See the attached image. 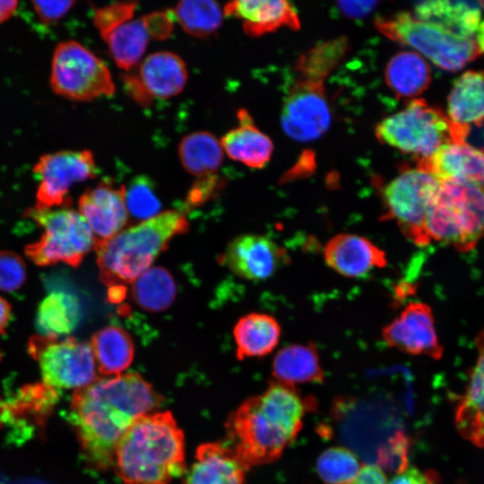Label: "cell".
<instances>
[{
    "label": "cell",
    "mask_w": 484,
    "mask_h": 484,
    "mask_svg": "<svg viewBox=\"0 0 484 484\" xmlns=\"http://www.w3.org/2000/svg\"><path fill=\"white\" fill-rule=\"evenodd\" d=\"M161 401L137 373L97 378L74 392L68 419L87 460L107 469L113 466L117 445L126 430Z\"/></svg>",
    "instance_id": "cell-1"
},
{
    "label": "cell",
    "mask_w": 484,
    "mask_h": 484,
    "mask_svg": "<svg viewBox=\"0 0 484 484\" xmlns=\"http://www.w3.org/2000/svg\"><path fill=\"white\" fill-rule=\"evenodd\" d=\"M311 404L296 386L272 382L230 416L229 433L236 455L249 467L275 461L296 437Z\"/></svg>",
    "instance_id": "cell-2"
},
{
    "label": "cell",
    "mask_w": 484,
    "mask_h": 484,
    "mask_svg": "<svg viewBox=\"0 0 484 484\" xmlns=\"http://www.w3.org/2000/svg\"><path fill=\"white\" fill-rule=\"evenodd\" d=\"M113 466L123 484H169L186 471L184 434L169 411L137 419L118 442Z\"/></svg>",
    "instance_id": "cell-3"
},
{
    "label": "cell",
    "mask_w": 484,
    "mask_h": 484,
    "mask_svg": "<svg viewBox=\"0 0 484 484\" xmlns=\"http://www.w3.org/2000/svg\"><path fill=\"white\" fill-rule=\"evenodd\" d=\"M189 228L185 214L169 211L97 240L95 250L100 280L108 286L133 282L164 251L169 241Z\"/></svg>",
    "instance_id": "cell-4"
},
{
    "label": "cell",
    "mask_w": 484,
    "mask_h": 484,
    "mask_svg": "<svg viewBox=\"0 0 484 484\" xmlns=\"http://www.w3.org/2000/svg\"><path fill=\"white\" fill-rule=\"evenodd\" d=\"M430 242H442L460 253L474 249L484 238V186L440 181L426 220Z\"/></svg>",
    "instance_id": "cell-5"
},
{
    "label": "cell",
    "mask_w": 484,
    "mask_h": 484,
    "mask_svg": "<svg viewBox=\"0 0 484 484\" xmlns=\"http://www.w3.org/2000/svg\"><path fill=\"white\" fill-rule=\"evenodd\" d=\"M375 26L389 39L411 47L446 71L458 72L482 54L473 37L409 12L379 17Z\"/></svg>",
    "instance_id": "cell-6"
},
{
    "label": "cell",
    "mask_w": 484,
    "mask_h": 484,
    "mask_svg": "<svg viewBox=\"0 0 484 484\" xmlns=\"http://www.w3.org/2000/svg\"><path fill=\"white\" fill-rule=\"evenodd\" d=\"M470 129L454 123L439 108L423 99H412L403 109L376 127L382 143L418 159L428 158L445 144L466 141Z\"/></svg>",
    "instance_id": "cell-7"
},
{
    "label": "cell",
    "mask_w": 484,
    "mask_h": 484,
    "mask_svg": "<svg viewBox=\"0 0 484 484\" xmlns=\"http://www.w3.org/2000/svg\"><path fill=\"white\" fill-rule=\"evenodd\" d=\"M25 213L43 229L39 239L25 248L26 255L39 265L62 262L77 267L95 247L97 238L80 212L66 207L34 206Z\"/></svg>",
    "instance_id": "cell-8"
},
{
    "label": "cell",
    "mask_w": 484,
    "mask_h": 484,
    "mask_svg": "<svg viewBox=\"0 0 484 484\" xmlns=\"http://www.w3.org/2000/svg\"><path fill=\"white\" fill-rule=\"evenodd\" d=\"M50 86L56 94L77 101L110 96L115 91L105 63L75 40L56 45L51 62Z\"/></svg>",
    "instance_id": "cell-9"
},
{
    "label": "cell",
    "mask_w": 484,
    "mask_h": 484,
    "mask_svg": "<svg viewBox=\"0 0 484 484\" xmlns=\"http://www.w3.org/2000/svg\"><path fill=\"white\" fill-rule=\"evenodd\" d=\"M440 181L419 169H405L384 188L385 217L393 219L402 233L417 246L430 243L426 220Z\"/></svg>",
    "instance_id": "cell-10"
},
{
    "label": "cell",
    "mask_w": 484,
    "mask_h": 484,
    "mask_svg": "<svg viewBox=\"0 0 484 484\" xmlns=\"http://www.w3.org/2000/svg\"><path fill=\"white\" fill-rule=\"evenodd\" d=\"M29 350L39 361L43 383L52 388L77 390L97 379L91 343L40 335L30 341Z\"/></svg>",
    "instance_id": "cell-11"
},
{
    "label": "cell",
    "mask_w": 484,
    "mask_h": 484,
    "mask_svg": "<svg viewBox=\"0 0 484 484\" xmlns=\"http://www.w3.org/2000/svg\"><path fill=\"white\" fill-rule=\"evenodd\" d=\"M98 169L91 151H60L42 155L33 167L39 185L36 208L66 207L73 186L93 178Z\"/></svg>",
    "instance_id": "cell-12"
},
{
    "label": "cell",
    "mask_w": 484,
    "mask_h": 484,
    "mask_svg": "<svg viewBox=\"0 0 484 484\" xmlns=\"http://www.w3.org/2000/svg\"><path fill=\"white\" fill-rule=\"evenodd\" d=\"M324 84L294 80L281 115L282 127L292 139L312 141L328 130L331 112Z\"/></svg>",
    "instance_id": "cell-13"
},
{
    "label": "cell",
    "mask_w": 484,
    "mask_h": 484,
    "mask_svg": "<svg viewBox=\"0 0 484 484\" xmlns=\"http://www.w3.org/2000/svg\"><path fill=\"white\" fill-rule=\"evenodd\" d=\"M385 343L402 352L438 360L444 355L431 307L423 302H410L382 330Z\"/></svg>",
    "instance_id": "cell-14"
},
{
    "label": "cell",
    "mask_w": 484,
    "mask_h": 484,
    "mask_svg": "<svg viewBox=\"0 0 484 484\" xmlns=\"http://www.w3.org/2000/svg\"><path fill=\"white\" fill-rule=\"evenodd\" d=\"M187 71L184 60L169 51L148 56L137 73L124 77L126 90L139 104H150L153 99H169L184 89Z\"/></svg>",
    "instance_id": "cell-15"
},
{
    "label": "cell",
    "mask_w": 484,
    "mask_h": 484,
    "mask_svg": "<svg viewBox=\"0 0 484 484\" xmlns=\"http://www.w3.org/2000/svg\"><path fill=\"white\" fill-rule=\"evenodd\" d=\"M220 262L236 275L264 281L290 262L287 250L260 235H242L228 245Z\"/></svg>",
    "instance_id": "cell-16"
},
{
    "label": "cell",
    "mask_w": 484,
    "mask_h": 484,
    "mask_svg": "<svg viewBox=\"0 0 484 484\" xmlns=\"http://www.w3.org/2000/svg\"><path fill=\"white\" fill-rule=\"evenodd\" d=\"M79 212L97 240L108 239L122 230L128 220L125 186L103 182L86 190L79 199Z\"/></svg>",
    "instance_id": "cell-17"
},
{
    "label": "cell",
    "mask_w": 484,
    "mask_h": 484,
    "mask_svg": "<svg viewBox=\"0 0 484 484\" xmlns=\"http://www.w3.org/2000/svg\"><path fill=\"white\" fill-rule=\"evenodd\" d=\"M324 258L330 268L349 278L364 277L387 264L384 250L367 238L350 233L333 237L324 246Z\"/></svg>",
    "instance_id": "cell-18"
},
{
    "label": "cell",
    "mask_w": 484,
    "mask_h": 484,
    "mask_svg": "<svg viewBox=\"0 0 484 484\" xmlns=\"http://www.w3.org/2000/svg\"><path fill=\"white\" fill-rule=\"evenodd\" d=\"M222 9L224 16L242 21L243 30L250 37H261L281 28H300L291 0H229Z\"/></svg>",
    "instance_id": "cell-19"
},
{
    "label": "cell",
    "mask_w": 484,
    "mask_h": 484,
    "mask_svg": "<svg viewBox=\"0 0 484 484\" xmlns=\"http://www.w3.org/2000/svg\"><path fill=\"white\" fill-rule=\"evenodd\" d=\"M439 181H459L484 186V148L466 143L445 144L418 165Z\"/></svg>",
    "instance_id": "cell-20"
},
{
    "label": "cell",
    "mask_w": 484,
    "mask_h": 484,
    "mask_svg": "<svg viewBox=\"0 0 484 484\" xmlns=\"http://www.w3.org/2000/svg\"><path fill=\"white\" fill-rule=\"evenodd\" d=\"M477 359L455 410L459 433L484 448V328L475 339Z\"/></svg>",
    "instance_id": "cell-21"
},
{
    "label": "cell",
    "mask_w": 484,
    "mask_h": 484,
    "mask_svg": "<svg viewBox=\"0 0 484 484\" xmlns=\"http://www.w3.org/2000/svg\"><path fill=\"white\" fill-rule=\"evenodd\" d=\"M232 448L219 443L200 445L184 484H245V471Z\"/></svg>",
    "instance_id": "cell-22"
},
{
    "label": "cell",
    "mask_w": 484,
    "mask_h": 484,
    "mask_svg": "<svg viewBox=\"0 0 484 484\" xmlns=\"http://www.w3.org/2000/svg\"><path fill=\"white\" fill-rule=\"evenodd\" d=\"M238 126L228 132L221 139V146L228 156L247 167L264 168L271 160L273 144L260 131L249 113L242 108L238 111Z\"/></svg>",
    "instance_id": "cell-23"
},
{
    "label": "cell",
    "mask_w": 484,
    "mask_h": 484,
    "mask_svg": "<svg viewBox=\"0 0 484 484\" xmlns=\"http://www.w3.org/2000/svg\"><path fill=\"white\" fill-rule=\"evenodd\" d=\"M272 375L276 382L292 386L322 383L324 374L316 346L309 342L283 347L273 359Z\"/></svg>",
    "instance_id": "cell-24"
},
{
    "label": "cell",
    "mask_w": 484,
    "mask_h": 484,
    "mask_svg": "<svg viewBox=\"0 0 484 484\" xmlns=\"http://www.w3.org/2000/svg\"><path fill=\"white\" fill-rule=\"evenodd\" d=\"M447 116L467 129L484 123V70L467 71L458 77L447 98Z\"/></svg>",
    "instance_id": "cell-25"
},
{
    "label": "cell",
    "mask_w": 484,
    "mask_h": 484,
    "mask_svg": "<svg viewBox=\"0 0 484 484\" xmlns=\"http://www.w3.org/2000/svg\"><path fill=\"white\" fill-rule=\"evenodd\" d=\"M233 333L237 357L242 360L263 357L272 352L280 341L281 329L273 316L250 313L238 321Z\"/></svg>",
    "instance_id": "cell-26"
},
{
    "label": "cell",
    "mask_w": 484,
    "mask_h": 484,
    "mask_svg": "<svg viewBox=\"0 0 484 484\" xmlns=\"http://www.w3.org/2000/svg\"><path fill=\"white\" fill-rule=\"evenodd\" d=\"M385 77L396 98H414L430 84L431 69L421 55L402 51L389 60Z\"/></svg>",
    "instance_id": "cell-27"
},
{
    "label": "cell",
    "mask_w": 484,
    "mask_h": 484,
    "mask_svg": "<svg viewBox=\"0 0 484 484\" xmlns=\"http://www.w3.org/2000/svg\"><path fill=\"white\" fill-rule=\"evenodd\" d=\"M98 370L104 376H117L133 361L134 345L131 336L118 326H107L91 338Z\"/></svg>",
    "instance_id": "cell-28"
},
{
    "label": "cell",
    "mask_w": 484,
    "mask_h": 484,
    "mask_svg": "<svg viewBox=\"0 0 484 484\" xmlns=\"http://www.w3.org/2000/svg\"><path fill=\"white\" fill-rule=\"evenodd\" d=\"M151 39L144 16L132 19L109 32L107 43L116 65L125 71L141 60Z\"/></svg>",
    "instance_id": "cell-29"
},
{
    "label": "cell",
    "mask_w": 484,
    "mask_h": 484,
    "mask_svg": "<svg viewBox=\"0 0 484 484\" xmlns=\"http://www.w3.org/2000/svg\"><path fill=\"white\" fill-rule=\"evenodd\" d=\"M80 305L72 294L54 291L40 303L37 328L43 336L56 337L70 333L80 319Z\"/></svg>",
    "instance_id": "cell-30"
},
{
    "label": "cell",
    "mask_w": 484,
    "mask_h": 484,
    "mask_svg": "<svg viewBox=\"0 0 484 484\" xmlns=\"http://www.w3.org/2000/svg\"><path fill=\"white\" fill-rule=\"evenodd\" d=\"M224 151L220 142L209 132H195L185 136L178 155L185 169L202 177L213 174L221 165Z\"/></svg>",
    "instance_id": "cell-31"
},
{
    "label": "cell",
    "mask_w": 484,
    "mask_h": 484,
    "mask_svg": "<svg viewBox=\"0 0 484 484\" xmlns=\"http://www.w3.org/2000/svg\"><path fill=\"white\" fill-rule=\"evenodd\" d=\"M133 282V297L146 311H162L171 305L176 297L175 281L164 268H149Z\"/></svg>",
    "instance_id": "cell-32"
},
{
    "label": "cell",
    "mask_w": 484,
    "mask_h": 484,
    "mask_svg": "<svg viewBox=\"0 0 484 484\" xmlns=\"http://www.w3.org/2000/svg\"><path fill=\"white\" fill-rule=\"evenodd\" d=\"M181 28L195 38L212 35L222 24L224 13L216 0H179L172 11Z\"/></svg>",
    "instance_id": "cell-33"
},
{
    "label": "cell",
    "mask_w": 484,
    "mask_h": 484,
    "mask_svg": "<svg viewBox=\"0 0 484 484\" xmlns=\"http://www.w3.org/2000/svg\"><path fill=\"white\" fill-rule=\"evenodd\" d=\"M347 48L345 39H333L309 49L296 63L294 80L325 83L327 77L343 58Z\"/></svg>",
    "instance_id": "cell-34"
},
{
    "label": "cell",
    "mask_w": 484,
    "mask_h": 484,
    "mask_svg": "<svg viewBox=\"0 0 484 484\" xmlns=\"http://www.w3.org/2000/svg\"><path fill=\"white\" fill-rule=\"evenodd\" d=\"M360 468L357 456L341 446L324 450L316 461L317 474L326 484H350Z\"/></svg>",
    "instance_id": "cell-35"
},
{
    "label": "cell",
    "mask_w": 484,
    "mask_h": 484,
    "mask_svg": "<svg viewBox=\"0 0 484 484\" xmlns=\"http://www.w3.org/2000/svg\"><path fill=\"white\" fill-rule=\"evenodd\" d=\"M125 199L128 213L136 219L146 220L160 213V202L146 177H134L125 187Z\"/></svg>",
    "instance_id": "cell-36"
},
{
    "label": "cell",
    "mask_w": 484,
    "mask_h": 484,
    "mask_svg": "<svg viewBox=\"0 0 484 484\" xmlns=\"http://www.w3.org/2000/svg\"><path fill=\"white\" fill-rule=\"evenodd\" d=\"M136 7V0H120L96 8L93 13V24L101 38L104 39L113 30L132 20Z\"/></svg>",
    "instance_id": "cell-37"
},
{
    "label": "cell",
    "mask_w": 484,
    "mask_h": 484,
    "mask_svg": "<svg viewBox=\"0 0 484 484\" xmlns=\"http://www.w3.org/2000/svg\"><path fill=\"white\" fill-rule=\"evenodd\" d=\"M408 452L409 440L399 430L377 450V465L400 472L408 467Z\"/></svg>",
    "instance_id": "cell-38"
},
{
    "label": "cell",
    "mask_w": 484,
    "mask_h": 484,
    "mask_svg": "<svg viewBox=\"0 0 484 484\" xmlns=\"http://www.w3.org/2000/svg\"><path fill=\"white\" fill-rule=\"evenodd\" d=\"M25 278L26 268L22 258L13 252H0V290H15Z\"/></svg>",
    "instance_id": "cell-39"
},
{
    "label": "cell",
    "mask_w": 484,
    "mask_h": 484,
    "mask_svg": "<svg viewBox=\"0 0 484 484\" xmlns=\"http://www.w3.org/2000/svg\"><path fill=\"white\" fill-rule=\"evenodd\" d=\"M221 183L214 174L199 177L187 194L185 209H192L205 203L220 188Z\"/></svg>",
    "instance_id": "cell-40"
},
{
    "label": "cell",
    "mask_w": 484,
    "mask_h": 484,
    "mask_svg": "<svg viewBox=\"0 0 484 484\" xmlns=\"http://www.w3.org/2000/svg\"><path fill=\"white\" fill-rule=\"evenodd\" d=\"M39 19L45 23H55L63 19L76 0H30Z\"/></svg>",
    "instance_id": "cell-41"
},
{
    "label": "cell",
    "mask_w": 484,
    "mask_h": 484,
    "mask_svg": "<svg viewBox=\"0 0 484 484\" xmlns=\"http://www.w3.org/2000/svg\"><path fill=\"white\" fill-rule=\"evenodd\" d=\"M144 18L151 39L163 40L170 36L174 20L172 12H154Z\"/></svg>",
    "instance_id": "cell-42"
},
{
    "label": "cell",
    "mask_w": 484,
    "mask_h": 484,
    "mask_svg": "<svg viewBox=\"0 0 484 484\" xmlns=\"http://www.w3.org/2000/svg\"><path fill=\"white\" fill-rule=\"evenodd\" d=\"M380 0H336L341 13L350 19H360L369 15Z\"/></svg>",
    "instance_id": "cell-43"
},
{
    "label": "cell",
    "mask_w": 484,
    "mask_h": 484,
    "mask_svg": "<svg viewBox=\"0 0 484 484\" xmlns=\"http://www.w3.org/2000/svg\"><path fill=\"white\" fill-rule=\"evenodd\" d=\"M388 484H437V474L433 471H423L408 466L397 472Z\"/></svg>",
    "instance_id": "cell-44"
},
{
    "label": "cell",
    "mask_w": 484,
    "mask_h": 484,
    "mask_svg": "<svg viewBox=\"0 0 484 484\" xmlns=\"http://www.w3.org/2000/svg\"><path fill=\"white\" fill-rule=\"evenodd\" d=\"M350 484H388L386 476L377 464L363 465L357 477Z\"/></svg>",
    "instance_id": "cell-45"
},
{
    "label": "cell",
    "mask_w": 484,
    "mask_h": 484,
    "mask_svg": "<svg viewBox=\"0 0 484 484\" xmlns=\"http://www.w3.org/2000/svg\"><path fill=\"white\" fill-rule=\"evenodd\" d=\"M18 4L19 0H0V24L13 16Z\"/></svg>",
    "instance_id": "cell-46"
},
{
    "label": "cell",
    "mask_w": 484,
    "mask_h": 484,
    "mask_svg": "<svg viewBox=\"0 0 484 484\" xmlns=\"http://www.w3.org/2000/svg\"><path fill=\"white\" fill-rule=\"evenodd\" d=\"M11 316V307L9 303L0 297V333L4 332Z\"/></svg>",
    "instance_id": "cell-47"
},
{
    "label": "cell",
    "mask_w": 484,
    "mask_h": 484,
    "mask_svg": "<svg viewBox=\"0 0 484 484\" xmlns=\"http://www.w3.org/2000/svg\"><path fill=\"white\" fill-rule=\"evenodd\" d=\"M475 41L480 50V52L484 53V20L480 21L477 30L474 35Z\"/></svg>",
    "instance_id": "cell-48"
},
{
    "label": "cell",
    "mask_w": 484,
    "mask_h": 484,
    "mask_svg": "<svg viewBox=\"0 0 484 484\" xmlns=\"http://www.w3.org/2000/svg\"><path fill=\"white\" fill-rule=\"evenodd\" d=\"M481 7L484 9V0H479Z\"/></svg>",
    "instance_id": "cell-49"
}]
</instances>
